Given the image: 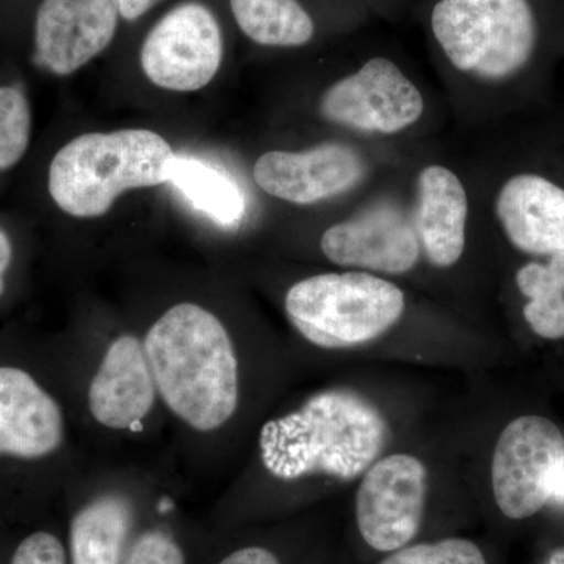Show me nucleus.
Returning <instances> with one entry per match:
<instances>
[{
    "label": "nucleus",
    "mask_w": 564,
    "mask_h": 564,
    "mask_svg": "<svg viewBox=\"0 0 564 564\" xmlns=\"http://www.w3.org/2000/svg\"><path fill=\"white\" fill-rule=\"evenodd\" d=\"M225 41L220 22L204 3L185 2L155 22L141 44L140 66L154 87L203 90L220 73Z\"/></svg>",
    "instance_id": "nucleus-9"
},
{
    "label": "nucleus",
    "mask_w": 564,
    "mask_h": 564,
    "mask_svg": "<svg viewBox=\"0 0 564 564\" xmlns=\"http://www.w3.org/2000/svg\"><path fill=\"white\" fill-rule=\"evenodd\" d=\"M433 65L464 117L477 120L485 93L518 79L541 43L533 0H415Z\"/></svg>",
    "instance_id": "nucleus-1"
},
{
    "label": "nucleus",
    "mask_w": 564,
    "mask_h": 564,
    "mask_svg": "<svg viewBox=\"0 0 564 564\" xmlns=\"http://www.w3.org/2000/svg\"><path fill=\"white\" fill-rule=\"evenodd\" d=\"M176 159L170 141L151 129L82 133L52 158L47 191L68 217L98 220L124 193L170 184Z\"/></svg>",
    "instance_id": "nucleus-4"
},
{
    "label": "nucleus",
    "mask_w": 564,
    "mask_h": 564,
    "mask_svg": "<svg viewBox=\"0 0 564 564\" xmlns=\"http://www.w3.org/2000/svg\"><path fill=\"white\" fill-rule=\"evenodd\" d=\"M564 464L558 426L540 415H522L500 434L492 458V489L507 518L536 514L551 500Z\"/></svg>",
    "instance_id": "nucleus-10"
},
{
    "label": "nucleus",
    "mask_w": 564,
    "mask_h": 564,
    "mask_svg": "<svg viewBox=\"0 0 564 564\" xmlns=\"http://www.w3.org/2000/svg\"><path fill=\"white\" fill-rule=\"evenodd\" d=\"M207 549L177 522L148 519L122 564H202Z\"/></svg>",
    "instance_id": "nucleus-20"
},
{
    "label": "nucleus",
    "mask_w": 564,
    "mask_h": 564,
    "mask_svg": "<svg viewBox=\"0 0 564 564\" xmlns=\"http://www.w3.org/2000/svg\"><path fill=\"white\" fill-rule=\"evenodd\" d=\"M65 440L57 400L18 367H0V456L46 458Z\"/></svg>",
    "instance_id": "nucleus-16"
},
{
    "label": "nucleus",
    "mask_w": 564,
    "mask_h": 564,
    "mask_svg": "<svg viewBox=\"0 0 564 564\" xmlns=\"http://www.w3.org/2000/svg\"><path fill=\"white\" fill-rule=\"evenodd\" d=\"M492 214L516 250L530 256L564 251V187L543 174L507 177L494 193Z\"/></svg>",
    "instance_id": "nucleus-15"
},
{
    "label": "nucleus",
    "mask_w": 564,
    "mask_h": 564,
    "mask_svg": "<svg viewBox=\"0 0 564 564\" xmlns=\"http://www.w3.org/2000/svg\"><path fill=\"white\" fill-rule=\"evenodd\" d=\"M369 17L395 20L403 11L413 9L415 0H355Z\"/></svg>",
    "instance_id": "nucleus-27"
},
{
    "label": "nucleus",
    "mask_w": 564,
    "mask_h": 564,
    "mask_svg": "<svg viewBox=\"0 0 564 564\" xmlns=\"http://www.w3.org/2000/svg\"><path fill=\"white\" fill-rule=\"evenodd\" d=\"M234 21L256 46L303 50L321 36V22L303 0H229Z\"/></svg>",
    "instance_id": "nucleus-18"
},
{
    "label": "nucleus",
    "mask_w": 564,
    "mask_h": 564,
    "mask_svg": "<svg viewBox=\"0 0 564 564\" xmlns=\"http://www.w3.org/2000/svg\"><path fill=\"white\" fill-rule=\"evenodd\" d=\"M170 184L196 209L223 226L237 225L247 214L242 187L229 174L199 159L177 154Z\"/></svg>",
    "instance_id": "nucleus-19"
},
{
    "label": "nucleus",
    "mask_w": 564,
    "mask_h": 564,
    "mask_svg": "<svg viewBox=\"0 0 564 564\" xmlns=\"http://www.w3.org/2000/svg\"><path fill=\"white\" fill-rule=\"evenodd\" d=\"M32 110L20 87H0V172L13 169L29 150Z\"/></svg>",
    "instance_id": "nucleus-21"
},
{
    "label": "nucleus",
    "mask_w": 564,
    "mask_h": 564,
    "mask_svg": "<svg viewBox=\"0 0 564 564\" xmlns=\"http://www.w3.org/2000/svg\"><path fill=\"white\" fill-rule=\"evenodd\" d=\"M120 0H43L35 20V62L68 77L109 47L120 22Z\"/></svg>",
    "instance_id": "nucleus-13"
},
{
    "label": "nucleus",
    "mask_w": 564,
    "mask_h": 564,
    "mask_svg": "<svg viewBox=\"0 0 564 564\" xmlns=\"http://www.w3.org/2000/svg\"><path fill=\"white\" fill-rule=\"evenodd\" d=\"M158 399L143 339L131 333L118 334L104 350L88 384L91 417L113 432H126L147 421Z\"/></svg>",
    "instance_id": "nucleus-14"
},
{
    "label": "nucleus",
    "mask_w": 564,
    "mask_h": 564,
    "mask_svg": "<svg viewBox=\"0 0 564 564\" xmlns=\"http://www.w3.org/2000/svg\"><path fill=\"white\" fill-rule=\"evenodd\" d=\"M408 195L423 258L434 269H452L466 251L475 214L469 185L448 163L426 161L411 174Z\"/></svg>",
    "instance_id": "nucleus-12"
},
{
    "label": "nucleus",
    "mask_w": 564,
    "mask_h": 564,
    "mask_svg": "<svg viewBox=\"0 0 564 564\" xmlns=\"http://www.w3.org/2000/svg\"><path fill=\"white\" fill-rule=\"evenodd\" d=\"M524 317L538 336L544 339L564 337V295H545L529 300L524 306Z\"/></svg>",
    "instance_id": "nucleus-25"
},
{
    "label": "nucleus",
    "mask_w": 564,
    "mask_h": 564,
    "mask_svg": "<svg viewBox=\"0 0 564 564\" xmlns=\"http://www.w3.org/2000/svg\"><path fill=\"white\" fill-rule=\"evenodd\" d=\"M202 564H284L280 554L262 544H240L226 549L217 556L207 549Z\"/></svg>",
    "instance_id": "nucleus-26"
},
{
    "label": "nucleus",
    "mask_w": 564,
    "mask_h": 564,
    "mask_svg": "<svg viewBox=\"0 0 564 564\" xmlns=\"http://www.w3.org/2000/svg\"><path fill=\"white\" fill-rule=\"evenodd\" d=\"M11 259H13V245L7 232L0 228V296L6 291V273L10 269Z\"/></svg>",
    "instance_id": "nucleus-29"
},
{
    "label": "nucleus",
    "mask_w": 564,
    "mask_h": 564,
    "mask_svg": "<svg viewBox=\"0 0 564 564\" xmlns=\"http://www.w3.org/2000/svg\"><path fill=\"white\" fill-rule=\"evenodd\" d=\"M549 502H554L564 507V464L562 470H560L558 477H556L554 491H552L551 500H549Z\"/></svg>",
    "instance_id": "nucleus-30"
},
{
    "label": "nucleus",
    "mask_w": 564,
    "mask_h": 564,
    "mask_svg": "<svg viewBox=\"0 0 564 564\" xmlns=\"http://www.w3.org/2000/svg\"><path fill=\"white\" fill-rule=\"evenodd\" d=\"M148 516L131 494L106 489L82 500L70 513L69 564H122Z\"/></svg>",
    "instance_id": "nucleus-17"
},
{
    "label": "nucleus",
    "mask_w": 564,
    "mask_h": 564,
    "mask_svg": "<svg viewBox=\"0 0 564 564\" xmlns=\"http://www.w3.org/2000/svg\"><path fill=\"white\" fill-rule=\"evenodd\" d=\"M375 147L326 139L302 150H270L251 166L256 187L293 207H315L355 199L377 174Z\"/></svg>",
    "instance_id": "nucleus-7"
},
{
    "label": "nucleus",
    "mask_w": 564,
    "mask_h": 564,
    "mask_svg": "<svg viewBox=\"0 0 564 564\" xmlns=\"http://www.w3.org/2000/svg\"><path fill=\"white\" fill-rule=\"evenodd\" d=\"M322 254L334 265L402 276L422 261V248L406 191L391 187L352 204L322 232Z\"/></svg>",
    "instance_id": "nucleus-8"
},
{
    "label": "nucleus",
    "mask_w": 564,
    "mask_h": 564,
    "mask_svg": "<svg viewBox=\"0 0 564 564\" xmlns=\"http://www.w3.org/2000/svg\"><path fill=\"white\" fill-rule=\"evenodd\" d=\"M141 339L159 397L177 421L199 434L228 425L240 400L239 358L214 311L193 302L173 304Z\"/></svg>",
    "instance_id": "nucleus-2"
},
{
    "label": "nucleus",
    "mask_w": 564,
    "mask_h": 564,
    "mask_svg": "<svg viewBox=\"0 0 564 564\" xmlns=\"http://www.w3.org/2000/svg\"><path fill=\"white\" fill-rule=\"evenodd\" d=\"M406 295L380 274L345 270L311 274L284 296V313L307 343L326 350L358 347L402 321Z\"/></svg>",
    "instance_id": "nucleus-6"
},
{
    "label": "nucleus",
    "mask_w": 564,
    "mask_h": 564,
    "mask_svg": "<svg viewBox=\"0 0 564 564\" xmlns=\"http://www.w3.org/2000/svg\"><path fill=\"white\" fill-rule=\"evenodd\" d=\"M162 0H120L121 18L124 21H137L154 9Z\"/></svg>",
    "instance_id": "nucleus-28"
},
{
    "label": "nucleus",
    "mask_w": 564,
    "mask_h": 564,
    "mask_svg": "<svg viewBox=\"0 0 564 564\" xmlns=\"http://www.w3.org/2000/svg\"><path fill=\"white\" fill-rule=\"evenodd\" d=\"M426 470L417 458L395 454L373 463L356 496L359 532L370 547L395 552L421 529Z\"/></svg>",
    "instance_id": "nucleus-11"
},
{
    "label": "nucleus",
    "mask_w": 564,
    "mask_h": 564,
    "mask_svg": "<svg viewBox=\"0 0 564 564\" xmlns=\"http://www.w3.org/2000/svg\"><path fill=\"white\" fill-rule=\"evenodd\" d=\"M381 564H486L480 549L467 540L452 538L433 544L399 549Z\"/></svg>",
    "instance_id": "nucleus-22"
},
{
    "label": "nucleus",
    "mask_w": 564,
    "mask_h": 564,
    "mask_svg": "<svg viewBox=\"0 0 564 564\" xmlns=\"http://www.w3.org/2000/svg\"><path fill=\"white\" fill-rule=\"evenodd\" d=\"M7 564H69L68 547L52 530H35L14 545Z\"/></svg>",
    "instance_id": "nucleus-24"
},
{
    "label": "nucleus",
    "mask_w": 564,
    "mask_h": 564,
    "mask_svg": "<svg viewBox=\"0 0 564 564\" xmlns=\"http://www.w3.org/2000/svg\"><path fill=\"white\" fill-rule=\"evenodd\" d=\"M388 437L383 415L350 391H326L263 425V466L282 480L326 474L351 480L369 469Z\"/></svg>",
    "instance_id": "nucleus-3"
},
{
    "label": "nucleus",
    "mask_w": 564,
    "mask_h": 564,
    "mask_svg": "<svg viewBox=\"0 0 564 564\" xmlns=\"http://www.w3.org/2000/svg\"><path fill=\"white\" fill-rule=\"evenodd\" d=\"M429 96L388 47L351 44L350 57L314 99L322 126L339 139L380 144L413 135L429 117Z\"/></svg>",
    "instance_id": "nucleus-5"
},
{
    "label": "nucleus",
    "mask_w": 564,
    "mask_h": 564,
    "mask_svg": "<svg viewBox=\"0 0 564 564\" xmlns=\"http://www.w3.org/2000/svg\"><path fill=\"white\" fill-rule=\"evenodd\" d=\"M549 258L547 263L530 262L516 273V285L527 300L564 295V251Z\"/></svg>",
    "instance_id": "nucleus-23"
},
{
    "label": "nucleus",
    "mask_w": 564,
    "mask_h": 564,
    "mask_svg": "<svg viewBox=\"0 0 564 564\" xmlns=\"http://www.w3.org/2000/svg\"><path fill=\"white\" fill-rule=\"evenodd\" d=\"M549 564H564V551H556L549 560Z\"/></svg>",
    "instance_id": "nucleus-31"
}]
</instances>
